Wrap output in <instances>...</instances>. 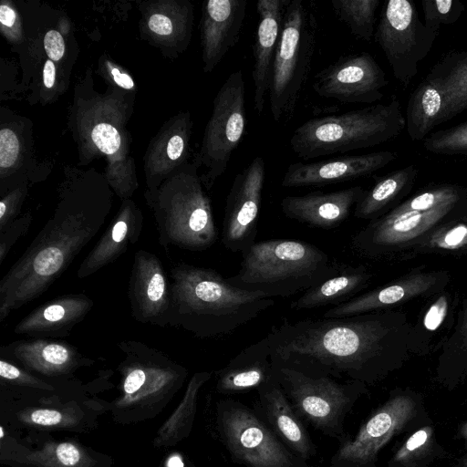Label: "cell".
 <instances>
[{
	"mask_svg": "<svg viewBox=\"0 0 467 467\" xmlns=\"http://www.w3.org/2000/svg\"><path fill=\"white\" fill-rule=\"evenodd\" d=\"M411 327L395 308L344 317L306 318L273 326V363L309 376L372 383L408 358Z\"/></svg>",
	"mask_w": 467,
	"mask_h": 467,
	"instance_id": "6da1fadb",
	"label": "cell"
},
{
	"mask_svg": "<svg viewBox=\"0 0 467 467\" xmlns=\"http://www.w3.org/2000/svg\"><path fill=\"white\" fill-rule=\"evenodd\" d=\"M103 180L64 185L52 216L0 280V323L44 294L101 230L111 210Z\"/></svg>",
	"mask_w": 467,
	"mask_h": 467,
	"instance_id": "7a4b0ae2",
	"label": "cell"
},
{
	"mask_svg": "<svg viewBox=\"0 0 467 467\" xmlns=\"http://www.w3.org/2000/svg\"><path fill=\"white\" fill-rule=\"evenodd\" d=\"M168 326L199 338L233 333L275 305L272 297L231 285L217 271L178 262L170 270Z\"/></svg>",
	"mask_w": 467,
	"mask_h": 467,
	"instance_id": "3957f363",
	"label": "cell"
},
{
	"mask_svg": "<svg viewBox=\"0 0 467 467\" xmlns=\"http://www.w3.org/2000/svg\"><path fill=\"white\" fill-rule=\"evenodd\" d=\"M466 206V187L430 184L361 228L351 239V249L371 261L410 260L411 250L420 239Z\"/></svg>",
	"mask_w": 467,
	"mask_h": 467,
	"instance_id": "277c9868",
	"label": "cell"
},
{
	"mask_svg": "<svg viewBox=\"0 0 467 467\" xmlns=\"http://www.w3.org/2000/svg\"><path fill=\"white\" fill-rule=\"evenodd\" d=\"M341 266L312 244L272 239L255 242L244 251L239 271L227 280L269 297H288L333 276Z\"/></svg>",
	"mask_w": 467,
	"mask_h": 467,
	"instance_id": "5b68a950",
	"label": "cell"
},
{
	"mask_svg": "<svg viewBox=\"0 0 467 467\" xmlns=\"http://www.w3.org/2000/svg\"><path fill=\"white\" fill-rule=\"evenodd\" d=\"M197 158L168 177L155 191H145L160 245L191 252L210 248L217 240L211 200L198 175Z\"/></svg>",
	"mask_w": 467,
	"mask_h": 467,
	"instance_id": "8992f818",
	"label": "cell"
},
{
	"mask_svg": "<svg viewBox=\"0 0 467 467\" xmlns=\"http://www.w3.org/2000/svg\"><path fill=\"white\" fill-rule=\"evenodd\" d=\"M406 127L399 99L388 104L310 119L290 138L294 154L303 161L370 148L398 137Z\"/></svg>",
	"mask_w": 467,
	"mask_h": 467,
	"instance_id": "52a82bcc",
	"label": "cell"
},
{
	"mask_svg": "<svg viewBox=\"0 0 467 467\" xmlns=\"http://www.w3.org/2000/svg\"><path fill=\"white\" fill-rule=\"evenodd\" d=\"M317 20L306 0H288L268 85L272 119L286 123L296 111L315 53Z\"/></svg>",
	"mask_w": 467,
	"mask_h": 467,
	"instance_id": "ba28073f",
	"label": "cell"
},
{
	"mask_svg": "<svg viewBox=\"0 0 467 467\" xmlns=\"http://www.w3.org/2000/svg\"><path fill=\"white\" fill-rule=\"evenodd\" d=\"M273 366L281 388L301 420L340 443L345 441L348 438L345 420L358 398L367 392L366 384L309 376L275 363Z\"/></svg>",
	"mask_w": 467,
	"mask_h": 467,
	"instance_id": "9c48e42d",
	"label": "cell"
},
{
	"mask_svg": "<svg viewBox=\"0 0 467 467\" xmlns=\"http://www.w3.org/2000/svg\"><path fill=\"white\" fill-rule=\"evenodd\" d=\"M215 431L232 462L245 467H309L254 409L227 398L215 404Z\"/></svg>",
	"mask_w": 467,
	"mask_h": 467,
	"instance_id": "30bf717a",
	"label": "cell"
},
{
	"mask_svg": "<svg viewBox=\"0 0 467 467\" xmlns=\"http://www.w3.org/2000/svg\"><path fill=\"white\" fill-rule=\"evenodd\" d=\"M245 82L241 69L231 73L218 90L196 157L204 171L201 181L209 191L225 172L233 152L245 133Z\"/></svg>",
	"mask_w": 467,
	"mask_h": 467,
	"instance_id": "8fae6325",
	"label": "cell"
},
{
	"mask_svg": "<svg viewBox=\"0 0 467 467\" xmlns=\"http://www.w3.org/2000/svg\"><path fill=\"white\" fill-rule=\"evenodd\" d=\"M374 36L393 76L406 88L418 74L419 63L431 52L438 35L421 22L412 1L389 0L381 9Z\"/></svg>",
	"mask_w": 467,
	"mask_h": 467,
	"instance_id": "7c38bea8",
	"label": "cell"
},
{
	"mask_svg": "<svg viewBox=\"0 0 467 467\" xmlns=\"http://www.w3.org/2000/svg\"><path fill=\"white\" fill-rule=\"evenodd\" d=\"M118 348L125 355L118 367L126 400L173 392L184 382L187 369L165 353L137 340H123Z\"/></svg>",
	"mask_w": 467,
	"mask_h": 467,
	"instance_id": "4fadbf2b",
	"label": "cell"
},
{
	"mask_svg": "<svg viewBox=\"0 0 467 467\" xmlns=\"http://www.w3.org/2000/svg\"><path fill=\"white\" fill-rule=\"evenodd\" d=\"M389 84L384 70L367 52L340 57L314 77L313 90L342 103H373Z\"/></svg>",
	"mask_w": 467,
	"mask_h": 467,
	"instance_id": "5bb4252c",
	"label": "cell"
},
{
	"mask_svg": "<svg viewBox=\"0 0 467 467\" xmlns=\"http://www.w3.org/2000/svg\"><path fill=\"white\" fill-rule=\"evenodd\" d=\"M265 165L261 156L238 172L226 197L222 244L234 253H244L257 234Z\"/></svg>",
	"mask_w": 467,
	"mask_h": 467,
	"instance_id": "9a60e30c",
	"label": "cell"
},
{
	"mask_svg": "<svg viewBox=\"0 0 467 467\" xmlns=\"http://www.w3.org/2000/svg\"><path fill=\"white\" fill-rule=\"evenodd\" d=\"M450 280L451 275L447 271L415 268L381 286L332 306L324 313L323 317L361 315L391 309L419 297L429 298L446 289Z\"/></svg>",
	"mask_w": 467,
	"mask_h": 467,
	"instance_id": "2e32d148",
	"label": "cell"
},
{
	"mask_svg": "<svg viewBox=\"0 0 467 467\" xmlns=\"http://www.w3.org/2000/svg\"><path fill=\"white\" fill-rule=\"evenodd\" d=\"M413 400L405 395H396L359 428L356 436L348 438L331 458V467L371 464L379 450L410 420Z\"/></svg>",
	"mask_w": 467,
	"mask_h": 467,
	"instance_id": "e0dca14e",
	"label": "cell"
},
{
	"mask_svg": "<svg viewBox=\"0 0 467 467\" xmlns=\"http://www.w3.org/2000/svg\"><path fill=\"white\" fill-rule=\"evenodd\" d=\"M128 298L136 321L162 327L168 326L171 280L156 254L143 249L134 253Z\"/></svg>",
	"mask_w": 467,
	"mask_h": 467,
	"instance_id": "ac0fdd59",
	"label": "cell"
},
{
	"mask_svg": "<svg viewBox=\"0 0 467 467\" xmlns=\"http://www.w3.org/2000/svg\"><path fill=\"white\" fill-rule=\"evenodd\" d=\"M398 156L397 151L380 150L307 163L294 162L287 166L281 186L317 187L367 177L394 161Z\"/></svg>",
	"mask_w": 467,
	"mask_h": 467,
	"instance_id": "d6986e66",
	"label": "cell"
},
{
	"mask_svg": "<svg viewBox=\"0 0 467 467\" xmlns=\"http://www.w3.org/2000/svg\"><path fill=\"white\" fill-rule=\"evenodd\" d=\"M247 0L203 2L200 23L203 71L211 73L238 42Z\"/></svg>",
	"mask_w": 467,
	"mask_h": 467,
	"instance_id": "ffe728a7",
	"label": "cell"
},
{
	"mask_svg": "<svg viewBox=\"0 0 467 467\" xmlns=\"http://www.w3.org/2000/svg\"><path fill=\"white\" fill-rule=\"evenodd\" d=\"M256 394L254 410L282 442L306 461L316 456L317 446L277 379L259 388Z\"/></svg>",
	"mask_w": 467,
	"mask_h": 467,
	"instance_id": "44dd1931",
	"label": "cell"
},
{
	"mask_svg": "<svg viewBox=\"0 0 467 467\" xmlns=\"http://www.w3.org/2000/svg\"><path fill=\"white\" fill-rule=\"evenodd\" d=\"M192 128L190 112H181L165 123L152 140L144 157L146 191H155L168 177L188 163Z\"/></svg>",
	"mask_w": 467,
	"mask_h": 467,
	"instance_id": "7402d4cb",
	"label": "cell"
},
{
	"mask_svg": "<svg viewBox=\"0 0 467 467\" xmlns=\"http://www.w3.org/2000/svg\"><path fill=\"white\" fill-rule=\"evenodd\" d=\"M3 356L14 358L26 370L47 377L65 376L95 360L84 357L69 343L51 338L32 337L9 343L1 348Z\"/></svg>",
	"mask_w": 467,
	"mask_h": 467,
	"instance_id": "603a6c76",
	"label": "cell"
},
{
	"mask_svg": "<svg viewBox=\"0 0 467 467\" xmlns=\"http://www.w3.org/2000/svg\"><path fill=\"white\" fill-rule=\"evenodd\" d=\"M365 189L359 185L330 192H314L300 196H285L281 201L283 213L314 227L332 229L348 219Z\"/></svg>",
	"mask_w": 467,
	"mask_h": 467,
	"instance_id": "cb8c5ba5",
	"label": "cell"
},
{
	"mask_svg": "<svg viewBox=\"0 0 467 467\" xmlns=\"http://www.w3.org/2000/svg\"><path fill=\"white\" fill-rule=\"evenodd\" d=\"M143 227V213L130 199L123 200L106 231L83 259L77 270L79 279L90 276L126 253L135 244Z\"/></svg>",
	"mask_w": 467,
	"mask_h": 467,
	"instance_id": "d4e9b609",
	"label": "cell"
},
{
	"mask_svg": "<svg viewBox=\"0 0 467 467\" xmlns=\"http://www.w3.org/2000/svg\"><path fill=\"white\" fill-rule=\"evenodd\" d=\"M288 0H259L256 2L258 24L253 46L254 108L262 114L268 91L272 65L283 27Z\"/></svg>",
	"mask_w": 467,
	"mask_h": 467,
	"instance_id": "484cf974",
	"label": "cell"
},
{
	"mask_svg": "<svg viewBox=\"0 0 467 467\" xmlns=\"http://www.w3.org/2000/svg\"><path fill=\"white\" fill-rule=\"evenodd\" d=\"M93 306V300L83 293L64 295L27 314L16 325L14 333L39 338L65 337Z\"/></svg>",
	"mask_w": 467,
	"mask_h": 467,
	"instance_id": "4316f807",
	"label": "cell"
},
{
	"mask_svg": "<svg viewBox=\"0 0 467 467\" xmlns=\"http://www.w3.org/2000/svg\"><path fill=\"white\" fill-rule=\"evenodd\" d=\"M461 298L456 291L444 289L429 297L408 337L410 354L426 356L441 350L455 325Z\"/></svg>",
	"mask_w": 467,
	"mask_h": 467,
	"instance_id": "83f0119b",
	"label": "cell"
},
{
	"mask_svg": "<svg viewBox=\"0 0 467 467\" xmlns=\"http://www.w3.org/2000/svg\"><path fill=\"white\" fill-rule=\"evenodd\" d=\"M215 375L216 390L223 395L256 391L275 379L266 336L244 348Z\"/></svg>",
	"mask_w": 467,
	"mask_h": 467,
	"instance_id": "f1b7e54d",
	"label": "cell"
},
{
	"mask_svg": "<svg viewBox=\"0 0 467 467\" xmlns=\"http://www.w3.org/2000/svg\"><path fill=\"white\" fill-rule=\"evenodd\" d=\"M419 169L414 164L377 177L374 185L365 190L354 208V216L373 221L386 214L401 202L414 187Z\"/></svg>",
	"mask_w": 467,
	"mask_h": 467,
	"instance_id": "f546056e",
	"label": "cell"
},
{
	"mask_svg": "<svg viewBox=\"0 0 467 467\" xmlns=\"http://www.w3.org/2000/svg\"><path fill=\"white\" fill-rule=\"evenodd\" d=\"M372 277L373 274L364 265H342L336 275L305 291L290 307L302 310L341 305L358 296Z\"/></svg>",
	"mask_w": 467,
	"mask_h": 467,
	"instance_id": "4dcf8cb0",
	"label": "cell"
},
{
	"mask_svg": "<svg viewBox=\"0 0 467 467\" xmlns=\"http://www.w3.org/2000/svg\"><path fill=\"white\" fill-rule=\"evenodd\" d=\"M405 119L412 141L423 140L434 127L447 121L446 94L436 80L426 76L413 89Z\"/></svg>",
	"mask_w": 467,
	"mask_h": 467,
	"instance_id": "1f68e13d",
	"label": "cell"
},
{
	"mask_svg": "<svg viewBox=\"0 0 467 467\" xmlns=\"http://www.w3.org/2000/svg\"><path fill=\"white\" fill-rule=\"evenodd\" d=\"M427 76L436 80L447 98V120L467 109V49L451 50Z\"/></svg>",
	"mask_w": 467,
	"mask_h": 467,
	"instance_id": "d6a6232c",
	"label": "cell"
},
{
	"mask_svg": "<svg viewBox=\"0 0 467 467\" xmlns=\"http://www.w3.org/2000/svg\"><path fill=\"white\" fill-rule=\"evenodd\" d=\"M467 256V206L437 225L411 250L419 254Z\"/></svg>",
	"mask_w": 467,
	"mask_h": 467,
	"instance_id": "836d02e7",
	"label": "cell"
},
{
	"mask_svg": "<svg viewBox=\"0 0 467 467\" xmlns=\"http://www.w3.org/2000/svg\"><path fill=\"white\" fill-rule=\"evenodd\" d=\"M147 29L157 39L169 41L171 39L179 51L188 46L193 23V8L187 1L176 2L173 11L168 9L154 11L147 17Z\"/></svg>",
	"mask_w": 467,
	"mask_h": 467,
	"instance_id": "e575fe53",
	"label": "cell"
},
{
	"mask_svg": "<svg viewBox=\"0 0 467 467\" xmlns=\"http://www.w3.org/2000/svg\"><path fill=\"white\" fill-rule=\"evenodd\" d=\"M212 372H196L191 378L183 399L171 417L161 428L159 443L171 441L174 443L185 438L192 430L196 413L197 399L202 386L212 378Z\"/></svg>",
	"mask_w": 467,
	"mask_h": 467,
	"instance_id": "d590c367",
	"label": "cell"
},
{
	"mask_svg": "<svg viewBox=\"0 0 467 467\" xmlns=\"http://www.w3.org/2000/svg\"><path fill=\"white\" fill-rule=\"evenodd\" d=\"M379 0H332L336 16L348 26L357 39L369 42L375 34Z\"/></svg>",
	"mask_w": 467,
	"mask_h": 467,
	"instance_id": "8d00e7d4",
	"label": "cell"
},
{
	"mask_svg": "<svg viewBox=\"0 0 467 467\" xmlns=\"http://www.w3.org/2000/svg\"><path fill=\"white\" fill-rule=\"evenodd\" d=\"M439 368L452 374L467 373V292L461 300L452 332L441 349Z\"/></svg>",
	"mask_w": 467,
	"mask_h": 467,
	"instance_id": "74e56055",
	"label": "cell"
},
{
	"mask_svg": "<svg viewBox=\"0 0 467 467\" xmlns=\"http://www.w3.org/2000/svg\"><path fill=\"white\" fill-rule=\"evenodd\" d=\"M422 146L434 154L467 157V121L431 133Z\"/></svg>",
	"mask_w": 467,
	"mask_h": 467,
	"instance_id": "f35d334b",
	"label": "cell"
},
{
	"mask_svg": "<svg viewBox=\"0 0 467 467\" xmlns=\"http://www.w3.org/2000/svg\"><path fill=\"white\" fill-rule=\"evenodd\" d=\"M420 3L424 25L436 35H439L441 25L454 24L465 10L459 0H421Z\"/></svg>",
	"mask_w": 467,
	"mask_h": 467,
	"instance_id": "ab89813d",
	"label": "cell"
},
{
	"mask_svg": "<svg viewBox=\"0 0 467 467\" xmlns=\"http://www.w3.org/2000/svg\"><path fill=\"white\" fill-rule=\"evenodd\" d=\"M110 119L102 116V119H90L88 124L90 140L97 150L108 156L118 153L122 143L120 130Z\"/></svg>",
	"mask_w": 467,
	"mask_h": 467,
	"instance_id": "60d3db41",
	"label": "cell"
},
{
	"mask_svg": "<svg viewBox=\"0 0 467 467\" xmlns=\"http://www.w3.org/2000/svg\"><path fill=\"white\" fill-rule=\"evenodd\" d=\"M21 155V142L17 133L11 128L0 130V169L4 176L17 163Z\"/></svg>",
	"mask_w": 467,
	"mask_h": 467,
	"instance_id": "b9f144b4",
	"label": "cell"
},
{
	"mask_svg": "<svg viewBox=\"0 0 467 467\" xmlns=\"http://www.w3.org/2000/svg\"><path fill=\"white\" fill-rule=\"evenodd\" d=\"M32 221V213H25L0 232V265L17 240L27 233Z\"/></svg>",
	"mask_w": 467,
	"mask_h": 467,
	"instance_id": "7bdbcfd3",
	"label": "cell"
},
{
	"mask_svg": "<svg viewBox=\"0 0 467 467\" xmlns=\"http://www.w3.org/2000/svg\"><path fill=\"white\" fill-rule=\"evenodd\" d=\"M27 188L21 185L7 192L0 201V232L18 218Z\"/></svg>",
	"mask_w": 467,
	"mask_h": 467,
	"instance_id": "ee69618b",
	"label": "cell"
},
{
	"mask_svg": "<svg viewBox=\"0 0 467 467\" xmlns=\"http://www.w3.org/2000/svg\"><path fill=\"white\" fill-rule=\"evenodd\" d=\"M0 377L3 380L13 384L52 389L49 384L4 358L0 359Z\"/></svg>",
	"mask_w": 467,
	"mask_h": 467,
	"instance_id": "f6af8a7d",
	"label": "cell"
},
{
	"mask_svg": "<svg viewBox=\"0 0 467 467\" xmlns=\"http://www.w3.org/2000/svg\"><path fill=\"white\" fill-rule=\"evenodd\" d=\"M44 48L50 60H60L65 54V41L60 32L55 29L47 31L44 36Z\"/></svg>",
	"mask_w": 467,
	"mask_h": 467,
	"instance_id": "bcb514c9",
	"label": "cell"
},
{
	"mask_svg": "<svg viewBox=\"0 0 467 467\" xmlns=\"http://www.w3.org/2000/svg\"><path fill=\"white\" fill-rule=\"evenodd\" d=\"M431 430L421 429L410 437L403 447L397 452L394 461H403L412 451L422 447L428 441Z\"/></svg>",
	"mask_w": 467,
	"mask_h": 467,
	"instance_id": "7dc6e473",
	"label": "cell"
},
{
	"mask_svg": "<svg viewBox=\"0 0 467 467\" xmlns=\"http://www.w3.org/2000/svg\"><path fill=\"white\" fill-rule=\"evenodd\" d=\"M56 457L64 466L73 467L80 462L81 452L73 443L63 442L57 446Z\"/></svg>",
	"mask_w": 467,
	"mask_h": 467,
	"instance_id": "c3c4849f",
	"label": "cell"
},
{
	"mask_svg": "<svg viewBox=\"0 0 467 467\" xmlns=\"http://www.w3.org/2000/svg\"><path fill=\"white\" fill-rule=\"evenodd\" d=\"M62 420V413L56 410L40 409L30 414V421L36 425L54 426L58 425Z\"/></svg>",
	"mask_w": 467,
	"mask_h": 467,
	"instance_id": "681fc988",
	"label": "cell"
},
{
	"mask_svg": "<svg viewBox=\"0 0 467 467\" xmlns=\"http://www.w3.org/2000/svg\"><path fill=\"white\" fill-rule=\"evenodd\" d=\"M17 13L7 3L3 2L0 6L1 29L5 31L6 36L16 35L15 29L17 26Z\"/></svg>",
	"mask_w": 467,
	"mask_h": 467,
	"instance_id": "f907efd6",
	"label": "cell"
},
{
	"mask_svg": "<svg viewBox=\"0 0 467 467\" xmlns=\"http://www.w3.org/2000/svg\"><path fill=\"white\" fill-rule=\"evenodd\" d=\"M107 69L114 83L125 89H133L134 82L130 76L120 70L118 67H114L110 62L107 61Z\"/></svg>",
	"mask_w": 467,
	"mask_h": 467,
	"instance_id": "816d5d0a",
	"label": "cell"
},
{
	"mask_svg": "<svg viewBox=\"0 0 467 467\" xmlns=\"http://www.w3.org/2000/svg\"><path fill=\"white\" fill-rule=\"evenodd\" d=\"M56 82V67L54 61L47 59L43 67V83L44 86L50 89Z\"/></svg>",
	"mask_w": 467,
	"mask_h": 467,
	"instance_id": "f5cc1de1",
	"label": "cell"
},
{
	"mask_svg": "<svg viewBox=\"0 0 467 467\" xmlns=\"http://www.w3.org/2000/svg\"><path fill=\"white\" fill-rule=\"evenodd\" d=\"M462 434L464 438L467 440V423L462 428Z\"/></svg>",
	"mask_w": 467,
	"mask_h": 467,
	"instance_id": "db71d44e",
	"label": "cell"
},
{
	"mask_svg": "<svg viewBox=\"0 0 467 467\" xmlns=\"http://www.w3.org/2000/svg\"><path fill=\"white\" fill-rule=\"evenodd\" d=\"M0 432H1L0 438L4 439V428L3 427L0 428Z\"/></svg>",
	"mask_w": 467,
	"mask_h": 467,
	"instance_id": "11a10c76",
	"label": "cell"
},
{
	"mask_svg": "<svg viewBox=\"0 0 467 467\" xmlns=\"http://www.w3.org/2000/svg\"><path fill=\"white\" fill-rule=\"evenodd\" d=\"M345 467H366V465H358V466H345Z\"/></svg>",
	"mask_w": 467,
	"mask_h": 467,
	"instance_id": "9f6ffc18",
	"label": "cell"
},
{
	"mask_svg": "<svg viewBox=\"0 0 467 467\" xmlns=\"http://www.w3.org/2000/svg\"><path fill=\"white\" fill-rule=\"evenodd\" d=\"M182 467H185L183 463H182Z\"/></svg>",
	"mask_w": 467,
	"mask_h": 467,
	"instance_id": "6f0895ef",
	"label": "cell"
},
{
	"mask_svg": "<svg viewBox=\"0 0 467 467\" xmlns=\"http://www.w3.org/2000/svg\"><path fill=\"white\" fill-rule=\"evenodd\" d=\"M467 467V466H466Z\"/></svg>",
	"mask_w": 467,
	"mask_h": 467,
	"instance_id": "680465c9",
	"label": "cell"
}]
</instances>
